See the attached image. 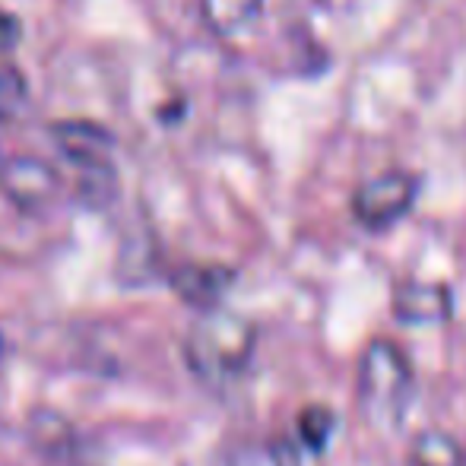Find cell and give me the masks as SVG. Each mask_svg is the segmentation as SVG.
Wrapping results in <instances>:
<instances>
[{
    "mask_svg": "<svg viewBox=\"0 0 466 466\" xmlns=\"http://www.w3.org/2000/svg\"><path fill=\"white\" fill-rule=\"evenodd\" d=\"M29 105V80L13 64H0V124L16 121Z\"/></svg>",
    "mask_w": 466,
    "mask_h": 466,
    "instance_id": "cell-11",
    "label": "cell"
},
{
    "mask_svg": "<svg viewBox=\"0 0 466 466\" xmlns=\"http://www.w3.org/2000/svg\"><path fill=\"white\" fill-rule=\"evenodd\" d=\"M235 282V270L222 264H185L172 270V289L200 311L219 308V299Z\"/></svg>",
    "mask_w": 466,
    "mask_h": 466,
    "instance_id": "cell-7",
    "label": "cell"
},
{
    "mask_svg": "<svg viewBox=\"0 0 466 466\" xmlns=\"http://www.w3.org/2000/svg\"><path fill=\"white\" fill-rule=\"evenodd\" d=\"M410 463L412 466H466L461 444L451 435L435 431V429H425L412 438Z\"/></svg>",
    "mask_w": 466,
    "mask_h": 466,
    "instance_id": "cell-10",
    "label": "cell"
},
{
    "mask_svg": "<svg viewBox=\"0 0 466 466\" xmlns=\"http://www.w3.org/2000/svg\"><path fill=\"white\" fill-rule=\"evenodd\" d=\"M19 35H23V25H19V19L0 6V51H10L13 45L19 42Z\"/></svg>",
    "mask_w": 466,
    "mask_h": 466,
    "instance_id": "cell-14",
    "label": "cell"
},
{
    "mask_svg": "<svg viewBox=\"0 0 466 466\" xmlns=\"http://www.w3.org/2000/svg\"><path fill=\"white\" fill-rule=\"evenodd\" d=\"M258 346V327L232 311H203L190 324L185 339V359L194 378L207 387H228L245 374Z\"/></svg>",
    "mask_w": 466,
    "mask_h": 466,
    "instance_id": "cell-1",
    "label": "cell"
},
{
    "mask_svg": "<svg viewBox=\"0 0 466 466\" xmlns=\"http://www.w3.org/2000/svg\"><path fill=\"white\" fill-rule=\"evenodd\" d=\"M48 137L55 140L57 153L74 162L76 168L111 162L115 134L102 121H93V117H57V121L48 124Z\"/></svg>",
    "mask_w": 466,
    "mask_h": 466,
    "instance_id": "cell-5",
    "label": "cell"
},
{
    "mask_svg": "<svg viewBox=\"0 0 466 466\" xmlns=\"http://www.w3.org/2000/svg\"><path fill=\"white\" fill-rule=\"evenodd\" d=\"M270 454H273V463L277 466H301V454L292 441H277L270 448Z\"/></svg>",
    "mask_w": 466,
    "mask_h": 466,
    "instance_id": "cell-15",
    "label": "cell"
},
{
    "mask_svg": "<svg viewBox=\"0 0 466 466\" xmlns=\"http://www.w3.org/2000/svg\"><path fill=\"white\" fill-rule=\"evenodd\" d=\"M61 175L38 156H6L0 159V194L23 213H38L61 194Z\"/></svg>",
    "mask_w": 466,
    "mask_h": 466,
    "instance_id": "cell-4",
    "label": "cell"
},
{
    "mask_svg": "<svg viewBox=\"0 0 466 466\" xmlns=\"http://www.w3.org/2000/svg\"><path fill=\"white\" fill-rule=\"evenodd\" d=\"M260 10H264V0H200L203 23L216 35H235L238 29L251 25Z\"/></svg>",
    "mask_w": 466,
    "mask_h": 466,
    "instance_id": "cell-8",
    "label": "cell"
},
{
    "mask_svg": "<svg viewBox=\"0 0 466 466\" xmlns=\"http://www.w3.org/2000/svg\"><path fill=\"white\" fill-rule=\"evenodd\" d=\"M454 311V295L441 282H403L393 292V314L403 324H441Z\"/></svg>",
    "mask_w": 466,
    "mask_h": 466,
    "instance_id": "cell-6",
    "label": "cell"
},
{
    "mask_svg": "<svg viewBox=\"0 0 466 466\" xmlns=\"http://www.w3.org/2000/svg\"><path fill=\"white\" fill-rule=\"evenodd\" d=\"M333 429H337V412H333L330 406H308V410L299 416V438L308 451H314V454L327 451Z\"/></svg>",
    "mask_w": 466,
    "mask_h": 466,
    "instance_id": "cell-12",
    "label": "cell"
},
{
    "mask_svg": "<svg viewBox=\"0 0 466 466\" xmlns=\"http://www.w3.org/2000/svg\"><path fill=\"white\" fill-rule=\"evenodd\" d=\"M32 441L45 451V454H64L74 444V429L55 412H35L32 416Z\"/></svg>",
    "mask_w": 466,
    "mask_h": 466,
    "instance_id": "cell-13",
    "label": "cell"
},
{
    "mask_svg": "<svg viewBox=\"0 0 466 466\" xmlns=\"http://www.w3.org/2000/svg\"><path fill=\"white\" fill-rule=\"evenodd\" d=\"M412 397V365L390 339H371L359 359V403L374 429H397Z\"/></svg>",
    "mask_w": 466,
    "mask_h": 466,
    "instance_id": "cell-2",
    "label": "cell"
},
{
    "mask_svg": "<svg viewBox=\"0 0 466 466\" xmlns=\"http://www.w3.org/2000/svg\"><path fill=\"white\" fill-rule=\"evenodd\" d=\"M117 190H121V181H117L115 162H102V166H86L76 175V200L89 209H105L115 203Z\"/></svg>",
    "mask_w": 466,
    "mask_h": 466,
    "instance_id": "cell-9",
    "label": "cell"
},
{
    "mask_svg": "<svg viewBox=\"0 0 466 466\" xmlns=\"http://www.w3.org/2000/svg\"><path fill=\"white\" fill-rule=\"evenodd\" d=\"M419 194V181L403 168H390L362 181L352 190V216L371 232L390 228L412 209Z\"/></svg>",
    "mask_w": 466,
    "mask_h": 466,
    "instance_id": "cell-3",
    "label": "cell"
}]
</instances>
